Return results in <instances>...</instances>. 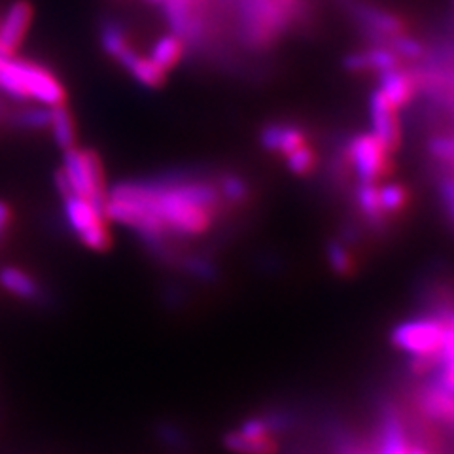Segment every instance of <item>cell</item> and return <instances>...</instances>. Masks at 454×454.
Returning a JSON list of instances; mask_svg holds the SVG:
<instances>
[{"label": "cell", "mask_w": 454, "mask_h": 454, "mask_svg": "<svg viewBox=\"0 0 454 454\" xmlns=\"http://www.w3.org/2000/svg\"><path fill=\"white\" fill-rule=\"evenodd\" d=\"M50 127H51V133H53L57 146H59L63 152L74 148V142H76L74 120H73V114L68 112V108L65 105L51 108Z\"/></svg>", "instance_id": "18"}, {"label": "cell", "mask_w": 454, "mask_h": 454, "mask_svg": "<svg viewBox=\"0 0 454 454\" xmlns=\"http://www.w3.org/2000/svg\"><path fill=\"white\" fill-rule=\"evenodd\" d=\"M10 222H12V210L4 201H0V239H3L4 233L8 231Z\"/></svg>", "instance_id": "30"}, {"label": "cell", "mask_w": 454, "mask_h": 454, "mask_svg": "<svg viewBox=\"0 0 454 454\" xmlns=\"http://www.w3.org/2000/svg\"><path fill=\"white\" fill-rule=\"evenodd\" d=\"M182 53H184V42L178 35L173 33V35H163L155 40L150 48L148 57L167 73L168 68H173L180 61Z\"/></svg>", "instance_id": "17"}, {"label": "cell", "mask_w": 454, "mask_h": 454, "mask_svg": "<svg viewBox=\"0 0 454 454\" xmlns=\"http://www.w3.org/2000/svg\"><path fill=\"white\" fill-rule=\"evenodd\" d=\"M325 255H328V262L332 269L339 275H350L354 273V260L348 252V248L339 243V240H332L328 245V250H325Z\"/></svg>", "instance_id": "25"}, {"label": "cell", "mask_w": 454, "mask_h": 454, "mask_svg": "<svg viewBox=\"0 0 454 454\" xmlns=\"http://www.w3.org/2000/svg\"><path fill=\"white\" fill-rule=\"evenodd\" d=\"M227 450L235 454H277V435H248L240 430H231L223 437Z\"/></svg>", "instance_id": "14"}, {"label": "cell", "mask_w": 454, "mask_h": 454, "mask_svg": "<svg viewBox=\"0 0 454 454\" xmlns=\"http://www.w3.org/2000/svg\"><path fill=\"white\" fill-rule=\"evenodd\" d=\"M278 3H292V0H278Z\"/></svg>", "instance_id": "33"}, {"label": "cell", "mask_w": 454, "mask_h": 454, "mask_svg": "<svg viewBox=\"0 0 454 454\" xmlns=\"http://www.w3.org/2000/svg\"><path fill=\"white\" fill-rule=\"evenodd\" d=\"M348 161L360 182H379L388 173V150L373 133L350 138Z\"/></svg>", "instance_id": "6"}, {"label": "cell", "mask_w": 454, "mask_h": 454, "mask_svg": "<svg viewBox=\"0 0 454 454\" xmlns=\"http://www.w3.org/2000/svg\"><path fill=\"white\" fill-rule=\"evenodd\" d=\"M419 409L430 420L442 422L454 428V394L437 382L426 385L419 394Z\"/></svg>", "instance_id": "9"}, {"label": "cell", "mask_w": 454, "mask_h": 454, "mask_svg": "<svg viewBox=\"0 0 454 454\" xmlns=\"http://www.w3.org/2000/svg\"><path fill=\"white\" fill-rule=\"evenodd\" d=\"M388 40H390V50L397 57H405V59L417 61V59H420L422 53H424V46L413 36H407V35L402 33V35L390 36Z\"/></svg>", "instance_id": "26"}, {"label": "cell", "mask_w": 454, "mask_h": 454, "mask_svg": "<svg viewBox=\"0 0 454 454\" xmlns=\"http://www.w3.org/2000/svg\"><path fill=\"white\" fill-rule=\"evenodd\" d=\"M65 205V216L68 225L80 237L82 243L97 252H103L110 247V233L106 227V215L97 208L88 199L73 192L61 193Z\"/></svg>", "instance_id": "4"}, {"label": "cell", "mask_w": 454, "mask_h": 454, "mask_svg": "<svg viewBox=\"0 0 454 454\" xmlns=\"http://www.w3.org/2000/svg\"><path fill=\"white\" fill-rule=\"evenodd\" d=\"M377 90L394 108H402L411 101V97H413L415 85L403 68L395 67V68L385 70V73H379Z\"/></svg>", "instance_id": "10"}, {"label": "cell", "mask_w": 454, "mask_h": 454, "mask_svg": "<svg viewBox=\"0 0 454 454\" xmlns=\"http://www.w3.org/2000/svg\"><path fill=\"white\" fill-rule=\"evenodd\" d=\"M108 195L137 201L163 225L165 233L180 237L207 233L220 201V192L205 182H182L168 186L123 182L114 186Z\"/></svg>", "instance_id": "1"}, {"label": "cell", "mask_w": 454, "mask_h": 454, "mask_svg": "<svg viewBox=\"0 0 454 454\" xmlns=\"http://www.w3.org/2000/svg\"><path fill=\"white\" fill-rule=\"evenodd\" d=\"M428 152L442 161H454V137H434L428 142Z\"/></svg>", "instance_id": "28"}, {"label": "cell", "mask_w": 454, "mask_h": 454, "mask_svg": "<svg viewBox=\"0 0 454 454\" xmlns=\"http://www.w3.org/2000/svg\"><path fill=\"white\" fill-rule=\"evenodd\" d=\"M442 195H443L445 203H447L449 215H450V218H452V222H454V180H452V178H450V180H445V182L442 184Z\"/></svg>", "instance_id": "29"}, {"label": "cell", "mask_w": 454, "mask_h": 454, "mask_svg": "<svg viewBox=\"0 0 454 454\" xmlns=\"http://www.w3.org/2000/svg\"><path fill=\"white\" fill-rule=\"evenodd\" d=\"M445 325L442 318H415L395 325L392 343L411 358H437L443 347Z\"/></svg>", "instance_id": "5"}, {"label": "cell", "mask_w": 454, "mask_h": 454, "mask_svg": "<svg viewBox=\"0 0 454 454\" xmlns=\"http://www.w3.org/2000/svg\"><path fill=\"white\" fill-rule=\"evenodd\" d=\"M0 286L12 295L21 297V300H38L42 295L40 284L18 267H3L0 269Z\"/></svg>", "instance_id": "16"}, {"label": "cell", "mask_w": 454, "mask_h": 454, "mask_svg": "<svg viewBox=\"0 0 454 454\" xmlns=\"http://www.w3.org/2000/svg\"><path fill=\"white\" fill-rule=\"evenodd\" d=\"M354 454H372V452H367V450H356Z\"/></svg>", "instance_id": "32"}, {"label": "cell", "mask_w": 454, "mask_h": 454, "mask_svg": "<svg viewBox=\"0 0 454 454\" xmlns=\"http://www.w3.org/2000/svg\"><path fill=\"white\" fill-rule=\"evenodd\" d=\"M51 118V108L46 106H33V108H21L20 112L13 114V123L23 129H44L50 127Z\"/></svg>", "instance_id": "22"}, {"label": "cell", "mask_w": 454, "mask_h": 454, "mask_svg": "<svg viewBox=\"0 0 454 454\" xmlns=\"http://www.w3.org/2000/svg\"><path fill=\"white\" fill-rule=\"evenodd\" d=\"M220 192L227 199V201H231V203H243L250 193L248 184L237 175L223 176L222 184H220Z\"/></svg>", "instance_id": "27"}, {"label": "cell", "mask_w": 454, "mask_h": 454, "mask_svg": "<svg viewBox=\"0 0 454 454\" xmlns=\"http://www.w3.org/2000/svg\"><path fill=\"white\" fill-rule=\"evenodd\" d=\"M360 18L364 20V23L373 28L375 33H380L385 36H395V35H402L403 33V21L394 16V13L387 12V10H380V8H375V6H364L360 10Z\"/></svg>", "instance_id": "19"}, {"label": "cell", "mask_w": 454, "mask_h": 454, "mask_svg": "<svg viewBox=\"0 0 454 454\" xmlns=\"http://www.w3.org/2000/svg\"><path fill=\"white\" fill-rule=\"evenodd\" d=\"M260 142L265 150L286 155L297 146L305 145V133L294 125L271 123L260 133Z\"/></svg>", "instance_id": "13"}, {"label": "cell", "mask_w": 454, "mask_h": 454, "mask_svg": "<svg viewBox=\"0 0 454 454\" xmlns=\"http://www.w3.org/2000/svg\"><path fill=\"white\" fill-rule=\"evenodd\" d=\"M380 197V207L385 215H394V212H400L407 203V192L402 184H385V186L379 188Z\"/></svg>", "instance_id": "23"}, {"label": "cell", "mask_w": 454, "mask_h": 454, "mask_svg": "<svg viewBox=\"0 0 454 454\" xmlns=\"http://www.w3.org/2000/svg\"><path fill=\"white\" fill-rule=\"evenodd\" d=\"M369 120H372V133L387 146L388 152L400 145V120L397 108H394L379 90L369 95Z\"/></svg>", "instance_id": "7"}, {"label": "cell", "mask_w": 454, "mask_h": 454, "mask_svg": "<svg viewBox=\"0 0 454 454\" xmlns=\"http://www.w3.org/2000/svg\"><path fill=\"white\" fill-rule=\"evenodd\" d=\"M33 20V8L25 0L13 3L0 21V57L16 53Z\"/></svg>", "instance_id": "8"}, {"label": "cell", "mask_w": 454, "mask_h": 454, "mask_svg": "<svg viewBox=\"0 0 454 454\" xmlns=\"http://www.w3.org/2000/svg\"><path fill=\"white\" fill-rule=\"evenodd\" d=\"M409 437L403 422L395 413H388L380 426V439L377 454H409Z\"/></svg>", "instance_id": "15"}, {"label": "cell", "mask_w": 454, "mask_h": 454, "mask_svg": "<svg viewBox=\"0 0 454 454\" xmlns=\"http://www.w3.org/2000/svg\"><path fill=\"white\" fill-rule=\"evenodd\" d=\"M315 163H317V155L307 145L297 146L295 150L286 153V165L294 175H300V176L309 175L310 170L315 168Z\"/></svg>", "instance_id": "24"}, {"label": "cell", "mask_w": 454, "mask_h": 454, "mask_svg": "<svg viewBox=\"0 0 454 454\" xmlns=\"http://www.w3.org/2000/svg\"><path fill=\"white\" fill-rule=\"evenodd\" d=\"M356 203L369 220H380L382 216H385V212H382V207H380L377 182H360L358 184Z\"/></svg>", "instance_id": "20"}, {"label": "cell", "mask_w": 454, "mask_h": 454, "mask_svg": "<svg viewBox=\"0 0 454 454\" xmlns=\"http://www.w3.org/2000/svg\"><path fill=\"white\" fill-rule=\"evenodd\" d=\"M409 454H434V452L428 447H424V445H413V443H411Z\"/></svg>", "instance_id": "31"}, {"label": "cell", "mask_w": 454, "mask_h": 454, "mask_svg": "<svg viewBox=\"0 0 454 454\" xmlns=\"http://www.w3.org/2000/svg\"><path fill=\"white\" fill-rule=\"evenodd\" d=\"M61 175L65 176L70 192L88 199L97 208L105 212L108 190L105 182L103 163L93 150H65Z\"/></svg>", "instance_id": "3"}, {"label": "cell", "mask_w": 454, "mask_h": 454, "mask_svg": "<svg viewBox=\"0 0 454 454\" xmlns=\"http://www.w3.org/2000/svg\"><path fill=\"white\" fill-rule=\"evenodd\" d=\"M395 67H400V57L390 48H372L365 51H354L345 57V68L350 73H364V70L385 73V70Z\"/></svg>", "instance_id": "11"}, {"label": "cell", "mask_w": 454, "mask_h": 454, "mask_svg": "<svg viewBox=\"0 0 454 454\" xmlns=\"http://www.w3.org/2000/svg\"><path fill=\"white\" fill-rule=\"evenodd\" d=\"M0 90L18 101L33 98L48 108L65 105V88L53 73L13 55L0 57Z\"/></svg>", "instance_id": "2"}, {"label": "cell", "mask_w": 454, "mask_h": 454, "mask_svg": "<svg viewBox=\"0 0 454 454\" xmlns=\"http://www.w3.org/2000/svg\"><path fill=\"white\" fill-rule=\"evenodd\" d=\"M101 42H103V48L105 51L114 57V59L118 61V57L125 51L129 50L131 44L129 40L125 38V33L121 31V27L116 21H106L103 31H101Z\"/></svg>", "instance_id": "21"}, {"label": "cell", "mask_w": 454, "mask_h": 454, "mask_svg": "<svg viewBox=\"0 0 454 454\" xmlns=\"http://www.w3.org/2000/svg\"><path fill=\"white\" fill-rule=\"evenodd\" d=\"M118 63H121V67H125L129 73L135 76L137 82H140L146 88H160L165 82L167 73L161 70L158 65H155L150 57L137 53L133 48L125 50L120 57Z\"/></svg>", "instance_id": "12"}]
</instances>
